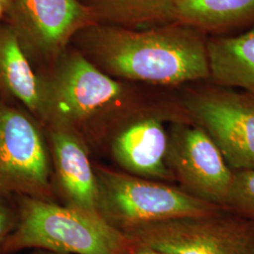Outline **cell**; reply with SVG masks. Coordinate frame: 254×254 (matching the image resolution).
Here are the masks:
<instances>
[{"label":"cell","instance_id":"obj_1","mask_svg":"<svg viewBox=\"0 0 254 254\" xmlns=\"http://www.w3.org/2000/svg\"><path fill=\"white\" fill-rule=\"evenodd\" d=\"M114 78L153 87H178L209 78L207 41L180 22L145 29L91 25L71 43Z\"/></svg>","mask_w":254,"mask_h":254},{"label":"cell","instance_id":"obj_2","mask_svg":"<svg viewBox=\"0 0 254 254\" xmlns=\"http://www.w3.org/2000/svg\"><path fill=\"white\" fill-rule=\"evenodd\" d=\"M40 79L46 128L71 131L86 142L87 135H110L121 123L162 98H152L142 84L114 78L68 46Z\"/></svg>","mask_w":254,"mask_h":254},{"label":"cell","instance_id":"obj_3","mask_svg":"<svg viewBox=\"0 0 254 254\" xmlns=\"http://www.w3.org/2000/svg\"><path fill=\"white\" fill-rule=\"evenodd\" d=\"M17 227L3 254L41 250L55 254H132L134 245L123 232L102 218L55 201L15 196Z\"/></svg>","mask_w":254,"mask_h":254},{"label":"cell","instance_id":"obj_4","mask_svg":"<svg viewBox=\"0 0 254 254\" xmlns=\"http://www.w3.org/2000/svg\"><path fill=\"white\" fill-rule=\"evenodd\" d=\"M99 190V213L121 232L170 218L208 215L221 207L197 199L162 182L94 167Z\"/></svg>","mask_w":254,"mask_h":254},{"label":"cell","instance_id":"obj_5","mask_svg":"<svg viewBox=\"0 0 254 254\" xmlns=\"http://www.w3.org/2000/svg\"><path fill=\"white\" fill-rule=\"evenodd\" d=\"M0 193L55 201L46 130L18 103L0 94Z\"/></svg>","mask_w":254,"mask_h":254},{"label":"cell","instance_id":"obj_6","mask_svg":"<svg viewBox=\"0 0 254 254\" xmlns=\"http://www.w3.org/2000/svg\"><path fill=\"white\" fill-rule=\"evenodd\" d=\"M134 246L165 254H254V222L227 210L144 223L124 232Z\"/></svg>","mask_w":254,"mask_h":254},{"label":"cell","instance_id":"obj_7","mask_svg":"<svg viewBox=\"0 0 254 254\" xmlns=\"http://www.w3.org/2000/svg\"><path fill=\"white\" fill-rule=\"evenodd\" d=\"M188 121L203 129L232 171L254 170V97L222 87L186 91L178 98Z\"/></svg>","mask_w":254,"mask_h":254},{"label":"cell","instance_id":"obj_8","mask_svg":"<svg viewBox=\"0 0 254 254\" xmlns=\"http://www.w3.org/2000/svg\"><path fill=\"white\" fill-rule=\"evenodd\" d=\"M7 23L37 73L50 69L83 28L96 25L79 0H9Z\"/></svg>","mask_w":254,"mask_h":254},{"label":"cell","instance_id":"obj_9","mask_svg":"<svg viewBox=\"0 0 254 254\" xmlns=\"http://www.w3.org/2000/svg\"><path fill=\"white\" fill-rule=\"evenodd\" d=\"M166 163L182 190L222 208L233 171L203 129L190 122L172 123Z\"/></svg>","mask_w":254,"mask_h":254},{"label":"cell","instance_id":"obj_10","mask_svg":"<svg viewBox=\"0 0 254 254\" xmlns=\"http://www.w3.org/2000/svg\"><path fill=\"white\" fill-rule=\"evenodd\" d=\"M165 122H189L178 99L169 98L140 110L112 131L111 153L127 173L154 181H174L166 163Z\"/></svg>","mask_w":254,"mask_h":254},{"label":"cell","instance_id":"obj_11","mask_svg":"<svg viewBox=\"0 0 254 254\" xmlns=\"http://www.w3.org/2000/svg\"><path fill=\"white\" fill-rule=\"evenodd\" d=\"M57 193L65 205L93 217L99 213V190L87 143L77 134L46 128Z\"/></svg>","mask_w":254,"mask_h":254},{"label":"cell","instance_id":"obj_12","mask_svg":"<svg viewBox=\"0 0 254 254\" xmlns=\"http://www.w3.org/2000/svg\"><path fill=\"white\" fill-rule=\"evenodd\" d=\"M0 94L18 103L40 122V79L7 22L0 26Z\"/></svg>","mask_w":254,"mask_h":254},{"label":"cell","instance_id":"obj_13","mask_svg":"<svg viewBox=\"0 0 254 254\" xmlns=\"http://www.w3.org/2000/svg\"><path fill=\"white\" fill-rule=\"evenodd\" d=\"M207 58L210 79L254 96V27L237 36L208 40Z\"/></svg>","mask_w":254,"mask_h":254},{"label":"cell","instance_id":"obj_14","mask_svg":"<svg viewBox=\"0 0 254 254\" xmlns=\"http://www.w3.org/2000/svg\"><path fill=\"white\" fill-rule=\"evenodd\" d=\"M96 25L145 29L177 22L173 0H79Z\"/></svg>","mask_w":254,"mask_h":254},{"label":"cell","instance_id":"obj_15","mask_svg":"<svg viewBox=\"0 0 254 254\" xmlns=\"http://www.w3.org/2000/svg\"><path fill=\"white\" fill-rule=\"evenodd\" d=\"M177 22L223 31L254 22V0H173Z\"/></svg>","mask_w":254,"mask_h":254},{"label":"cell","instance_id":"obj_16","mask_svg":"<svg viewBox=\"0 0 254 254\" xmlns=\"http://www.w3.org/2000/svg\"><path fill=\"white\" fill-rule=\"evenodd\" d=\"M222 208L254 222V170L233 171Z\"/></svg>","mask_w":254,"mask_h":254},{"label":"cell","instance_id":"obj_17","mask_svg":"<svg viewBox=\"0 0 254 254\" xmlns=\"http://www.w3.org/2000/svg\"><path fill=\"white\" fill-rule=\"evenodd\" d=\"M19 214L14 195L0 193V254L6 240L17 227Z\"/></svg>","mask_w":254,"mask_h":254},{"label":"cell","instance_id":"obj_18","mask_svg":"<svg viewBox=\"0 0 254 254\" xmlns=\"http://www.w3.org/2000/svg\"><path fill=\"white\" fill-rule=\"evenodd\" d=\"M132 254H165L157 251H154L148 248H143V247H138V246H134Z\"/></svg>","mask_w":254,"mask_h":254},{"label":"cell","instance_id":"obj_19","mask_svg":"<svg viewBox=\"0 0 254 254\" xmlns=\"http://www.w3.org/2000/svg\"><path fill=\"white\" fill-rule=\"evenodd\" d=\"M7 18H8V12H7V9L5 8V6L0 2V26L7 22Z\"/></svg>","mask_w":254,"mask_h":254},{"label":"cell","instance_id":"obj_20","mask_svg":"<svg viewBox=\"0 0 254 254\" xmlns=\"http://www.w3.org/2000/svg\"><path fill=\"white\" fill-rule=\"evenodd\" d=\"M0 2L5 6V8L7 9V12H8V14H9V0H0ZM8 20V18H7Z\"/></svg>","mask_w":254,"mask_h":254},{"label":"cell","instance_id":"obj_21","mask_svg":"<svg viewBox=\"0 0 254 254\" xmlns=\"http://www.w3.org/2000/svg\"><path fill=\"white\" fill-rule=\"evenodd\" d=\"M31 254H55L52 253H49V252H46V251H41V250H34Z\"/></svg>","mask_w":254,"mask_h":254},{"label":"cell","instance_id":"obj_22","mask_svg":"<svg viewBox=\"0 0 254 254\" xmlns=\"http://www.w3.org/2000/svg\"></svg>","mask_w":254,"mask_h":254}]
</instances>
